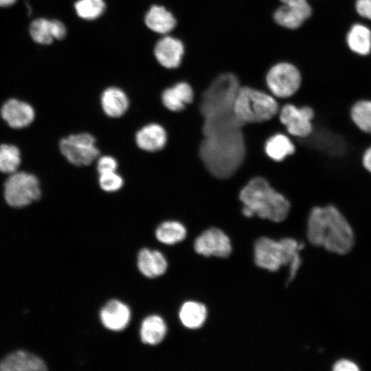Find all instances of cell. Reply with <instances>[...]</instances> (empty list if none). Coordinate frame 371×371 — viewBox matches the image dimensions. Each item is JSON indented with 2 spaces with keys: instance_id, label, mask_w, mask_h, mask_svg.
Instances as JSON below:
<instances>
[{
  "instance_id": "13",
  "label": "cell",
  "mask_w": 371,
  "mask_h": 371,
  "mask_svg": "<svg viewBox=\"0 0 371 371\" xmlns=\"http://www.w3.org/2000/svg\"><path fill=\"white\" fill-rule=\"evenodd\" d=\"M185 52L184 45L177 38L165 35L156 43L154 55L157 61L166 69L177 68Z\"/></svg>"
},
{
  "instance_id": "25",
  "label": "cell",
  "mask_w": 371,
  "mask_h": 371,
  "mask_svg": "<svg viewBox=\"0 0 371 371\" xmlns=\"http://www.w3.org/2000/svg\"><path fill=\"white\" fill-rule=\"evenodd\" d=\"M155 234L160 243L174 245L185 239L187 230L184 225L177 221H166L157 227Z\"/></svg>"
},
{
  "instance_id": "24",
  "label": "cell",
  "mask_w": 371,
  "mask_h": 371,
  "mask_svg": "<svg viewBox=\"0 0 371 371\" xmlns=\"http://www.w3.org/2000/svg\"><path fill=\"white\" fill-rule=\"evenodd\" d=\"M346 41L352 52L367 55L371 51V31L362 24H355L347 34Z\"/></svg>"
},
{
  "instance_id": "5",
  "label": "cell",
  "mask_w": 371,
  "mask_h": 371,
  "mask_svg": "<svg viewBox=\"0 0 371 371\" xmlns=\"http://www.w3.org/2000/svg\"><path fill=\"white\" fill-rule=\"evenodd\" d=\"M233 111L243 124L262 123L274 117L279 112V106L272 94L245 86L238 91Z\"/></svg>"
},
{
  "instance_id": "22",
  "label": "cell",
  "mask_w": 371,
  "mask_h": 371,
  "mask_svg": "<svg viewBox=\"0 0 371 371\" xmlns=\"http://www.w3.org/2000/svg\"><path fill=\"white\" fill-rule=\"evenodd\" d=\"M166 333V324L159 315H149L141 324L139 334L144 344L152 346L159 344L165 338Z\"/></svg>"
},
{
  "instance_id": "23",
  "label": "cell",
  "mask_w": 371,
  "mask_h": 371,
  "mask_svg": "<svg viewBox=\"0 0 371 371\" xmlns=\"http://www.w3.org/2000/svg\"><path fill=\"white\" fill-rule=\"evenodd\" d=\"M207 315L205 306L194 301L186 302L180 308L179 317L181 324L190 329L201 328Z\"/></svg>"
},
{
  "instance_id": "27",
  "label": "cell",
  "mask_w": 371,
  "mask_h": 371,
  "mask_svg": "<svg viewBox=\"0 0 371 371\" xmlns=\"http://www.w3.org/2000/svg\"><path fill=\"white\" fill-rule=\"evenodd\" d=\"M76 14L85 20H95L104 12L106 5L104 0H78L74 3Z\"/></svg>"
},
{
  "instance_id": "6",
  "label": "cell",
  "mask_w": 371,
  "mask_h": 371,
  "mask_svg": "<svg viewBox=\"0 0 371 371\" xmlns=\"http://www.w3.org/2000/svg\"><path fill=\"white\" fill-rule=\"evenodd\" d=\"M7 203L13 207H23L37 201L41 194L37 177L25 172L12 173L4 186Z\"/></svg>"
},
{
  "instance_id": "26",
  "label": "cell",
  "mask_w": 371,
  "mask_h": 371,
  "mask_svg": "<svg viewBox=\"0 0 371 371\" xmlns=\"http://www.w3.org/2000/svg\"><path fill=\"white\" fill-rule=\"evenodd\" d=\"M350 116L360 131L371 135V100L356 101L350 107Z\"/></svg>"
},
{
  "instance_id": "30",
  "label": "cell",
  "mask_w": 371,
  "mask_h": 371,
  "mask_svg": "<svg viewBox=\"0 0 371 371\" xmlns=\"http://www.w3.org/2000/svg\"><path fill=\"white\" fill-rule=\"evenodd\" d=\"M98 184L106 192H115L124 186V179L116 171L99 175Z\"/></svg>"
},
{
  "instance_id": "15",
  "label": "cell",
  "mask_w": 371,
  "mask_h": 371,
  "mask_svg": "<svg viewBox=\"0 0 371 371\" xmlns=\"http://www.w3.org/2000/svg\"><path fill=\"white\" fill-rule=\"evenodd\" d=\"M135 141L137 146L144 151L157 152L166 146L168 133L161 124L149 123L136 132Z\"/></svg>"
},
{
  "instance_id": "1",
  "label": "cell",
  "mask_w": 371,
  "mask_h": 371,
  "mask_svg": "<svg viewBox=\"0 0 371 371\" xmlns=\"http://www.w3.org/2000/svg\"><path fill=\"white\" fill-rule=\"evenodd\" d=\"M306 235L313 245L345 254L355 243L353 229L345 214L335 205H315L308 212Z\"/></svg>"
},
{
  "instance_id": "33",
  "label": "cell",
  "mask_w": 371,
  "mask_h": 371,
  "mask_svg": "<svg viewBox=\"0 0 371 371\" xmlns=\"http://www.w3.org/2000/svg\"><path fill=\"white\" fill-rule=\"evenodd\" d=\"M52 33L54 39L62 40L67 34V28L65 24L59 20H52Z\"/></svg>"
},
{
  "instance_id": "17",
  "label": "cell",
  "mask_w": 371,
  "mask_h": 371,
  "mask_svg": "<svg viewBox=\"0 0 371 371\" xmlns=\"http://www.w3.org/2000/svg\"><path fill=\"white\" fill-rule=\"evenodd\" d=\"M194 91L190 84L179 82L164 90L161 99L164 106L172 112H180L194 100Z\"/></svg>"
},
{
  "instance_id": "14",
  "label": "cell",
  "mask_w": 371,
  "mask_h": 371,
  "mask_svg": "<svg viewBox=\"0 0 371 371\" xmlns=\"http://www.w3.org/2000/svg\"><path fill=\"white\" fill-rule=\"evenodd\" d=\"M100 319L108 330L120 331L129 324L131 310L124 302L115 299L111 300L102 308Z\"/></svg>"
},
{
  "instance_id": "2",
  "label": "cell",
  "mask_w": 371,
  "mask_h": 371,
  "mask_svg": "<svg viewBox=\"0 0 371 371\" xmlns=\"http://www.w3.org/2000/svg\"><path fill=\"white\" fill-rule=\"evenodd\" d=\"M238 199L254 215L276 223L285 220L291 207L290 201L260 176L250 179L244 185L239 191Z\"/></svg>"
},
{
  "instance_id": "29",
  "label": "cell",
  "mask_w": 371,
  "mask_h": 371,
  "mask_svg": "<svg viewBox=\"0 0 371 371\" xmlns=\"http://www.w3.org/2000/svg\"><path fill=\"white\" fill-rule=\"evenodd\" d=\"M21 162L20 151L14 145H0V171L14 173Z\"/></svg>"
},
{
  "instance_id": "12",
  "label": "cell",
  "mask_w": 371,
  "mask_h": 371,
  "mask_svg": "<svg viewBox=\"0 0 371 371\" xmlns=\"http://www.w3.org/2000/svg\"><path fill=\"white\" fill-rule=\"evenodd\" d=\"M46 361L38 355L25 349L7 354L0 361V371H46Z\"/></svg>"
},
{
  "instance_id": "11",
  "label": "cell",
  "mask_w": 371,
  "mask_h": 371,
  "mask_svg": "<svg viewBox=\"0 0 371 371\" xmlns=\"http://www.w3.org/2000/svg\"><path fill=\"white\" fill-rule=\"evenodd\" d=\"M280 5L274 11L273 18L280 26L294 30L300 27L311 15V7L306 0H280Z\"/></svg>"
},
{
  "instance_id": "3",
  "label": "cell",
  "mask_w": 371,
  "mask_h": 371,
  "mask_svg": "<svg viewBox=\"0 0 371 371\" xmlns=\"http://www.w3.org/2000/svg\"><path fill=\"white\" fill-rule=\"evenodd\" d=\"M245 152L242 133L226 137H205L199 149L200 157L205 168L218 179L227 178L238 169Z\"/></svg>"
},
{
  "instance_id": "20",
  "label": "cell",
  "mask_w": 371,
  "mask_h": 371,
  "mask_svg": "<svg viewBox=\"0 0 371 371\" xmlns=\"http://www.w3.org/2000/svg\"><path fill=\"white\" fill-rule=\"evenodd\" d=\"M146 25L153 32L166 35L177 25L174 15L162 5H153L144 17Z\"/></svg>"
},
{
  "instance_id": "36",
  "label": "cell",
  "mask_w": 371,
  "mask_h": 371,
  "mask_svg": "<svg viewBox=\"0 0 371 371\" xmlns=\"http://www.w3.org/2000/svg\"><path fill=\"white\" fill-rule=\"evenodd\" d=\"M16 0H0V7H8L13 5Z\"/></svg>"
},
{
  "instance_id": "18",
  "label": "cell",
  "mask_w": 371,
  "mask_h": 371,
  "mask_svg": "<svg viewBox=\"0 0 371 371\" xmlns=\"http://www.w3.org/2000/svg\"><path fill=\"white\" fill-rule=\"evenodd\" d=\"M129 99L126 93L117 87L105 89L100 96V104L104 114L111 118L124 115L129 107Z\"/></svg>"
},
{
  "instance_id": "35",
  "label": "cell",
  "mask_w": 371,
  "mask_h": 371,
  "mask_svg": "<svg viewBox=\"0 0 371 371\" xmlns=\"http://www.w3.org/2000/svg\"><path fill=\"white\" fill-rule=\"evenodd\" d=\"M361 163L366 170L371 174V145L367 147L363 151Z\"/></svg>"
},
{
  "instance_id": "32",
  "label": "cell",
  "mask_w": 371,
  "mask_h": 371,
  "mask_svg": "<svg viewBox=\"0 0 371 371\" xmlns=\"http://www.w3.org/2000/svg\"><path fill=\"white\" fill-rule=\"evenodd\" d=\"M355 7L360 16L371 20V0H357Z\"/></svg>"
},
{
  "instance_id": "7",
  "label": "cell",
  "mask_w": 371,
  "mask_h": 371,
  "mask_svg": "<svg viewBox=\"0 0 371 371\" xmlns=\"http://www.w3.org/2000/svg\"><path fill=\"white\" fill-rule=\"evenodd\" d=\"M59 149L67 161L76 166H89L100 155L95 138L85 132L63 137L59 142Z\"/></svg>"
},
{
  "instance_id": "21",
  "label": "cell",
  "mask_w": 371,
  "mask_h": 371,
  "mask_svg": "<svg viewBox=\"0 0 371 371\" xmlns=\"http://www.w3.org/2000/svg\"><path fill=\"white\" fill-rule=\"evenodd\" d=\"M264 151L270 159L280 162L295 154L296 146L289 136L277 133L266 140Z\"/></svg>"
},
{
  "instance_id": "8",
  "label": "cell",
  "mask_w": 371,
  "mask_h": 371,
  "mask_svg": "<svg viewBox=\"0 0 371 371\" xmlns=\"http://www.w3.org/2000/svg\"><path fill=\"white\" fill-rule=\"evenodd\" d=\"M265 81L271 94L275 98H288L299 90L302 77L294 65L280 62L268 70Z\"/></svg>"
},
{
  "instance_id": "28",
  "label": "cell",
  "mask_w": 371,
  "mask_h": 371,
  "mask_svg": "<svg viewBox=\"0 0 371 371\" xmlns=\"http://www.w3.org/2000/svg\"><path fill=\"white\" fill-rule=\"evenodd\" d=\"M30 34L33 41L38 44H51L54 40L52 20L45 18L34 20L30 25Z\"/></svg>"
},
{
  "instance_id": "4",
  "label": "cell",
  "mask_w": 371,
  "mask_h": 371,
  "mask_svg": "<svg viewBox=\"0 0 371 371\" xmlns=\"http://www.w3.org/2000/svg\"><path fill=\"white\" fill-rule=\"evenodd\" d=\"M304 247V243L291 238L276 241L267 237H261L254 245L255 263L259 267L270 271H276L284 265L299 268L302 262L300 251Z\"/></svg>"
},
{
  "instance_id": "19",
  "label": "cell",
  "mask_w": 371,
  "mask_h": 371,
  "mask_svg": "<svg viewBox=\"0 0 371 371\" xmlns=\"http://www.w3.org/2000/svg\"><path fill=\"white\" fill-rule=\"evenodd\" d=\"M137 265L140 273L149 278L162 276L168 268V262L163 254L148 248H143L139 251Z\"/></svg>"
},
{
  "instance_id": "31",
  "label": "cell",
  "mask_w": 371,
  "mask_h": 371,
  "mask_svg": "<svg viewBox=\"0 0 371 371\" xmlns=\"http://www.w3.org/2000/svg\"><path fill=\"white\" fill-rule=\"evenodd\" d=\"M96 168L98 174L116 171L118 163L116 159L110 155H102L97 159Z\"/></svg>"
},
{
  "instance_id": "34",
  "label": "cell",
  "mask_w": 371,
  "mask_h": 371,
  "mask_svg": "<svg viewBox=\"0 0 371 371\" xmlns=\"http://www.w3.org/2000/svg\"><path fill=\"white\" fill-rule=\"evenodd\" d=\"M334 371H357V365L348 359H340L335 363L333 367Z\"/></svg>"
},
{
  "instance_id": "9",
  "label": "cell",
  "mask_w": 371,
  "mask_h": 371,
  "mask_svg": "<svg viewBox=\"0 0 371 371\" xmlns=\"http://www.w3.org/2000/svg\"><path fill=\"white\" fill-rule=\"evenodd\" d=\"M278 116L280 123L293 137L306 139L313 131L315 112L311 106L288 103L279 110Z\"/></svg>"
},
{
  "instance_id": "16",
  "label": "cell",
  "mask_w": 371,
  "mask_h": 371,
  "mask_svg": "<svg viewBox=\"0 0 371 371\" xmlns=\"http://www.w3.org/2000/svg\"><path fill=\"white\" fill-rule=\"evenodd\" d=\"M1 114L3 119L15 128L30 125L35 117L34 110L30 104L16 99H10L5 102Z\"/></svg>"
},
{
  "instance_id": "10",
  "label": "cell",
  "mask_w": 371,
  "mask_h": 371,
  "mask_svg": "<svg viewBox=\"0 0 371 371\" xmlns=\"http://www.w3.org/2000/svg\"><path fill=\"white\" fill-rule=\"evenodd\" d=\"M194 248L200 255L218 258H227L232 251L228 236L216 227H210L203 232L195 239Z\"/></svg>"
}]
</instances>
